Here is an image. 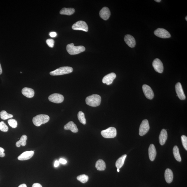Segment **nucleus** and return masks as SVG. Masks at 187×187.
Wrapping results in <instances>:
<instances>
[{
    "label": "nucleus",
    "instance_id": "29",
    "mask_svg": "<svg viewBox=\"0 0 187 187\" xmlns=\"http://www.w3.org/2000/svg\"><path fill=\"white\" fill-rule=\"evenodd\" d=\"M77 178L79 181L83 183H86L89 179L88 176L85 174L80 175L77 177Z\"/></svg>",
    "mask_w": 187,
    "mask_h": 187
},
{
    "label": "nucleus",
    "instance_id": "12",
    "mask_svg": "<svg viewBox=\"0 0 187 187\" xmlns=\"http://www.w3.org/2000/svg\"><path fill=\"white\" fill-rule=\"evenodd\" d=\"M116 78V75L114 73H111L105 76L103 79L102 82L107 85H111Z\"/></svg>",
    "mask_w": 187,
    "mask_h": 187
},
{
    "label": "nucleus",
    "instance_id": "15",
    "mask_svg": "<svg viewBox=\"0 0 187 187\" xmlns=\"http://www.w3.org/2000/svg\"><path fill=\"white\" fill-rule=\"evenodd\" d=\"M124 40L126 44L131 48L134 47L136 45V42L134 37L129 34H127L125 36Z\"/></svg>",
    "mask_w": 187,
    "mask_h": 187
},
{
    "label": "nucleus",
    "instance_id": "43",
    "mask_svg": "<svg viewBox=\"0 0 187 187\" xmlns=\"http://www.w3.org/2000/svg\"><path fill=\"white\" fill-rule=\"evenodd\" d=\"M117 171H118V172H119L120 170H119V169H117Z\"/></svg>",
    "mask_w": 187,
    "mask_h": 187
},
{
    "label": "nucleus",
    "instance_id": "24",
    "mask_svg": "<svg viewBox=\"0 0 187 187\" xmlns=\"http://www.w3.org/2000/svg\"><path fill=\"white\" fill-rule=\"evenodd\" d=\"M75 10L73 8H64L61 10L60 14L61 15H71L75 13Z\"/></svg>",
    "mask_w": 187,
    "mask_h": 187
},
{
    "label": "nucleus",
    "instance_id": "21",
    "mask_svg": "<svg viewBox=\"0 0 187 187\" xmlns=\"http://www.w3.org/2000/svg\"><path fill=\"white\" fill-rule=\"evenodd\" d=\"M165 178L168 183H171L173 181V174L172 171L171 169H167L166 170L165 173Z\"/></svg>",
    "mask_w": 187,
    "mask_h": 187
},
{
    "label": "nucleus",
    "instance_id": "35",
    "mask_svg": "<svg viewBox=\"0 0 187 187\" xmlns=\"http://www.w3.org/2000/svg\"><path fill=\"white\" fill-rule=\"evenodd\" d=\"M59 162L60 163L63 164H66L67 163V161L65 160V159L63 158L60 159H59Z\"/></svg>",
    "mask_w": 187,
    "mask_h": 187
},
{
    "label": "nucleus",
    "instance_id": "38",
    "mask_svg": "<svg viewBox=\"0 0 187 187\" xmlns=\"http://www.w3.org/2000/svg\"><path fill=\"white\" fill-rule=\"evenodd\" d=\"M5 154L4 152L0 151V157H5Z\"/></svg>",
    "mask_w": 187,
    "mask_h": 187
},
{
    "label": "nucleus",
    "instance_id": "6",
    "mask_svg": "<svg viewBox=\"0 0 187 187\" xmlns=\"http://www.w3.org/2000/svg\"><path fill=\"white\" fill-rule=\"evenodd\" d=\"M73 30H82L85 32H88V26L86 22L82 20H80L74 24L72 27Z\"/></svg>",
    "mask_w": 187,
    "mask_h": 187
},
{
    "label": "nucleus",
    "instance_id": "17",
    "mask_svg": "<svg viewBox=\"0 0 187 187\" xmlns=\"http://www.w3.org/2000/svg\"><path fill=\"white\" fill-rule=\"evenodd\" d=\"M148 153L150 160L152 161H154L156 156L157 152L155 146L153 144H151L149 146Z\"/></svg>",
    "mask_w": 187,
    "mask_h": 187
},
{
    "label": "nucleus",
    "instance_id": "44",
    "mask_svg": "<svg viewBox=\"0 0 187 187\" xmlns=\"http://www.w3.org/2000/svg\"><path fill=\"white\" fill-rule=\"evenodd\" d=\"M185 19H186V20L187 21V16L186 17V18H185Z\"/></svg>",
    "mask_w": 187,
    "mask_h": 187
},
{
    "label": "nucleus",
    "instance_id": "10",
    "mask_svg": "<svg viewBox=\"0 0 187 187\" xmlns=\"http://www.w3.org/2000/svg\"><path fill=\"white\" fill-rule=\"evenodd\" d=\"M152 66L155 71L158 73H162L163 71V65L160 59L156 58L154 60L152 63Z\"/></svg>",
    "mask_w": 187,
    "mask_h": 187
},
{
    "label": "nucleus",
    "instance_id": "23",
    "mask_svg": "<svg viewBox=\"0 0 187 187\" xmlns=\"http://www.w3.org/2000/svg\"><path fill=\"white\" fill-rule=\"evenodd\" d=\"M126 155H124L118 159L116 163V166L118 169H120L122 167L124 164L125 159L126 157Z\"/></svg>",
    "mask_w": 187,
    "mask_h": 187
},
{
    "label": "nucleus",
    "instance_id": "37",
    "mask_svg": "<svg viewBox=\"0 0 187 187\" xmlns=\"http://www.w3.org/2000/svg\"><path fill=\"white\" fill-rule=\"evenodd\" d=\"M60 163L59 161L56 160L54 162V167H57L59 166Z\"/></svg>",
    "mask_w": 187,
    "mask_h": 187
},
{
    "label": "nucleus",
    "instance_id": "20",
    "mask_svg": "<svg viewBox=\"0 0 187 187\" xmlns=\"http://www.w3.org/2000/svg\"><path fill=\"white\" fill-rule=\"evenodd\" d=\"M167 138V131L165 129H162L159 136V141L160 145H164L165 143Z\"/></svg>",
    "mask_w": 187,
    "mask_h": 187
},
{
    "label": "nucleus",
    "instance_id": "2",
    "mask_svg": "<svg viewBox=\"0 0 187 187\" xmlns=\"http://www.w3.org/2000/svg\"><path fill=\"white\" fill-rule=\"evenodd\" d=\"M66 49L70 55H75L83 52L85 50V48L83 46H75L73 43L67 45Z\"/></svg>",
    "mask_w": 187,
    "mask_h": 187
},
{
    "label": "nucleus",
    "instance_id": "22",
    "mask_svg": "<svg viewBox=\"0 0 187 187\" xmlns=\"http://www.w3.org/2000/svg\"><path fill=\"white\" fill-rule=\"evenodd\" d=\"M95 167L97 170L104 171L106 169L105 163L102 159H99L96 162Z\"/></svg>",
    "mask_w": 187,
    "mask_h": 187
},
{
    "label": "nucleus",
    "instance_id": "34",
    "mask_svg": "<svg viewBox=\"0 0 187 187\" xmlns=\"http://www.w3.org/2000/svg\"><path fill=\"white\" fill-rule=\"evenodd\" d=\"M49 35L51 37H56V35H57V34H56V32H51L49 33Z\"/></svg>",
    "mask_w": 187,
    "mask_h": 187
},
{
    "label": "nucleus",
    "instance_id": "28",
    "mask_svg": "<svg viewBox=\"0 0 187 187\" xmlns=\"http://www.w3.org/2000/svg\"><path fill=\"white\" fill-rule=\"evenodd\" d=\"M78 118L79 120L80 123L85 125L86 124V120L84 114L82 111H80L78 114Z\"/></svg>",
    "mask_w": 187,
    "mask_h": 187
},
{
    "label": "nucleus",
    "instance_id": "1",
    "mask_svg": "<svg viewBox=\"0 0 187 187\" xmlns=\"http://www.w3.org/2000/svg\"><path fill=\"white\" fill-rule=\"evenodd\" d=\"M85 101L88 105L92 107H97L100 105L101 98L100 96L97 94H93L86 97Z\"/></svg>",
    "mask_w": 187,
    "mask_h": 187
},
{
    "label": "nucleus",
    "instance_id": "13",
    "mask_svg": "<svg viewBox=\"0 0 187 187\" xmlns=\"http://www.w3.org/2000/svg\"><path fill=\"white\" fill-rule=\"evenodd\" d=\"M175 90L177 96L180 99L183 100L186 99V97L182 87L181 83H178L176 84Z\"/></svg>",
    "mask_w": 187,
    "mask_h": 187
},
{
    "label": "nucleus",
    "instance_id": "39",
    "mask_svg": "<svg viewBox=\"0 0 187 187\" xmlns=\"http://www.w3.org/2000/svg\"><path fill=\"white\" fill-rule=\"evenodd\" d=\"M18 187H27V185L25 184H22L20 185Z\"/></svg>",
    "mask_w": 187,
    "mask_h": 187
},
{
    "label": "nucleus",
    "instance_id": "25",
    "mask_svg": "<svg viewBox=\"0 0 187 187\" xmlns=\"http://www.w3.org/2000/svg\"><path fill=\"white\" fill-rule=\"evenodd\" d=\"M27 137L26 135H23L21 137L20 140L16 142V146L18 147H20V146H24L27 144Z\"/></svg>",
    "mask_w": 187,
    "mask_h": 187
},
{
    "label": "nucleus",
    "instance_id": "8",
    "mask_svg": "<svg viewBox=\"0 0 187 187\" xmlns=\"http://www.w3.org/2000/svg\"><path fill=\"white\" fill-rule=\"evenodd\" d=\"M155 35L160 38H169L171 37V34L167 30L164 29L158 28L154 32Z\"/></svg>",
    "mask_w": 187,
    "mask_h": 187
},
{
    "label": "nucleus",
    "instance_id": "19",
    "mask_svg": "<svg viewBox=\"0 0 187 187\" xmlns=\"http://www.w3.org/2000/svg\"><path fill=\"white\" fill-rule=\"evenodd\" d=\"M22 92L24 96L29 98L33 97L34 95V91L33 89L28 87H24L22 89Z\"/></svg>",
    "mask_w": 187,
    "mask_h": 187
},
{
    "label": "nucleus",
    "instance_id": "5",
    "mask_svg": "<svg viewBox=\"0 0 187 187\" xmlns=\"http://www.w3.org/2000/svg\"><path fill=\"white\" fill-rule=\"evenodd\" d=\"M102 136L106 138H115L117 135L116 128L111 127L106 130H103L101 132Z\"/></svg>",
    "mask_w": 187,
    "mask_h": 187
},
{
    "label": "nucleus",
    "instance_id": "42",
    "mask_svg": "<svg viewBox=\"0 0 187 187\" xmlns=\"http://www.w3.org/2000/svg\"><path fill=\"white\" fill-rule=\"evenodd\" d=\"M156 2H160L161 1V0H155V1Z\"/></svg>",
    "mask_w": 187,
    "mask_h": 187
},
{
    "label": "nucleus",
    "instance_id": "11",
    "mask_svg": "<svg viewBox=\"0 0 187 187\" xmlns=\"http://www.w3.org/2000/svg\"><path fill=\"white\" fill-rule=\"evenodd\" d=\"M142 90L147 98L149 99H153L154 96V92L151 88L148 85H143L142 86Z\"/></svg>",
    "mask_w": 187,
    "mask_h": 187
},
{
    "label": "nucleus",
    "instance_id": "3",
    "mask_svg": "<svg viewBox=\"0 0 187 187\" xmlns=\"http://www.w3.org/2000/svg\"><path fill=\"white\" fill-rule=\"evenodd\" d=\"M49 116L47 115H38L33 118V122L35 126H39L42 124L47 123L49 121Z\"/></svg>",
    "mask_w": 187,
    "mask_h": 187
},
{
    "label": "nucleus",
    "instance_id": "36",
    "mask_svg": "<svg viewBox=\"0 0 187 187\" xmlns=\"http://www.w3.org/2000/svg\"><path fill=\"white\" fill-rule=\"evenodd\" d=\"M32 187H42L41 185L40 184L38 183H34Z\"/></svg>",
    "mask_w": 187,
    "mask_h": 187
},
{
    "label": "nucleus",
    "instance_id": "30",
    "mask_svg": "<svg viewBox=\"0 0 187 187\" xmlns=\"http://www.w3.org/2000/svg\"><path fill=\"white\" fill-rule=\"evenodd\" d=\"M8 124L11 127L13 128H16L18 126V122L16 120L14 119H10L8 121Z\"/></svg>",
    "mask_w": 187,
    "mask_h": 187
},
{
    "label": "nucleus",
    "instance_id": "14",
    "mask_svg": "<svg viewBox=\"0 0 187 187\" xmlns=\"http://www.w3.org/2000/svg\"><path fill=\"white\" fill-rule=\"evenodd\" d=\"M99 16L104 20L109 19L111 15V12L109 8L106 7L103 8L99 12Z\"/></svg>",
    "mask_w": 187,
    "mask_h": 187
},
{
    "label": "nucleus",
    "instance_id": "32",
    "mask_svg": "<svg viewBox=\"0 0 187 187\" xmlns=\"http://www.w3.org/2000/svg\"><path fill=\"white\" fill-rule=\"evenodd\" d=\"M181 140L183 146L187 150V137L185 135L181 136Z\"/></svg>",
    "mask_w": 187,
    "mask_h": 187
},
{
    "label": "nucleus",
    "instance_id": "4",
    "mask_svg": "<svg viewBox=\"0 0 187 187\" xmlns=\"http://www.w3.org/2000/svg\"><path fill=\"white\" fill-rule=\"evenodd\" d=\"M73 70V68L71 67H63L50 72V74L52 76H59L70 73H72Z\"/></svg>",
    "mask_w": 187,
    "mask_h": 187
},
{
    "label": "nucleus",
    "instance_id": "33",
    "mask_svg": "<svg viewBox=\"0 0 187 187\" xmlns=\"http://www.w3.org/2000/svg\"><path fill=\"white\" fill-rule=\"evenodd\" d=\"M46 43L50 47L53 48L54 47V41L52 39H48L46 40Z\"/></svg>",
    "mask_w": 187,
    "mask_h": 187
},
{
    "label": "nucleus",
    "instance_id": "26",
    "mask_svg": "<svg viewBox=\"0 0 187 187\" xmlns=\"http://www.w3.org/2000/svg\"><path fill=\"white\" fill-rule=\"evenodd\" d=\"M173 153L174 154L175 158L178 162H181V158L180 156L179 149L177 146H175L174 147L173 149Z\"/></svg>",
    "mask_w": 187,
    "mask_h": 187
},
{
    "label": "nucleus",
    "instance_id": "31",
    "mask_svg": "<svg viewBox=\"0 0 187 187\" xmlns=\"http://www.w3.org/2000/svg\"><path fill=\"white\" fill-rule=\"evenodd\" d=\"M8 127L4 122L1 121L0 122V130L3 132H7L8 131Z\"/></svg>",
    "mask_w": 187,
    "mask_h": 187
},
{
    "label": "nucleus",
    "instance_id": "9",
    "mask_svg": "<svg viewBox=\"0 0 187 187\" xmlns=\"http://www.w3.org/2000/svg\"><path fill=\"white\" fill-rule=\"evenodd\" d=\"M49 100L56 103H61L64 100V97L61 94L54 93L49 96Z\"/></svg>",
    "mask_w": 187,
    "mask_h": 187
},
{
    "label": "nucleus",
    "instance_id": "27",
    "mask_svg": "<svg viewBox=\"0 0 187 187\" xmlns=\"http://www.w3.org/2000/svg\"><path fill=\"white\" fill-rule=\"evenodd\" d=\"M0 116L1 119L5 120L13 117V115L8 114L5 111L3 110L0 113Z\"/></svg>",
    "mask_w": 187,
    "mask_h": 187
},
{
    "label": "nucleus",
    "instance_id": "18",
    "mask_svg": "<svg viewBox=\"0 0 187 187\" xmlns=\"http://www.w3.org/2000/svg\"><path fill=\"white\" fill-rule=\"evenodd\" d=\"M65 130H70L73 133H77L78 131V129L76 125L73 121H70L65 125L64 126Z\"/></svg>",
    "mask_w": 187,
    "mask_h": 187
},
{
    "label": "nucleus",
    "instance_id": "41",
    "mask_svg": "<svg viewBox=\"0 0 187 187\" xmlns=\"http://www.w3.org/2000/svg\"><path fill=\"white\" fill-rule=\"evenodd\" d=\"M0 151L4 152H5V150L4 149L0 147Z\"/></svg>",
    "mask_w": 187,
    "mask_h": 187
},
{
    "label": "nucleus",
    "instance_id": "40",
    "mask_svg": "<svg viewBox=\"0 0 187 187\" xmlns=\"http://www.w3.org/2000/svg\"><path fill=\"white\" fill-rule=\"evenodd\" d=\"M2 73V68H1V63H0V75Z\"/></svg>",
    "mask_w": 187,
    "mask_h": 187
},
{
    "label": "nucleus",
    "instance_id": "16",
    "mask_svg": "<svg viewBox=\"0 0 187 187\" xmlns=\"http://www.w3.org/2000/svg\"><path fill=\"white\" fill-rule=\"evenodd\" d=\"M34 152L33 151H27L24 152L18 157V159L20 160H29L33 156Z\"/></svg>",
    "mask_w": 187,
    "mask_h": 187
},
{
    "label": "nucleus",
    "instance_id": "7",
    "mask_svg": "<svg viewBox=\"0 0 187 187\" xmlns=\"http://www.w3.org/2000/svg\"><path fill=\"white\" fill-rule=\"evenodd\" d=\"M150 129L148 120L146 119L142 121L139 129V134L140 136H143L146 134Z\"/></svg>",
    "mask_w": 187,
    "mask_h": 187
}]
</instances>
